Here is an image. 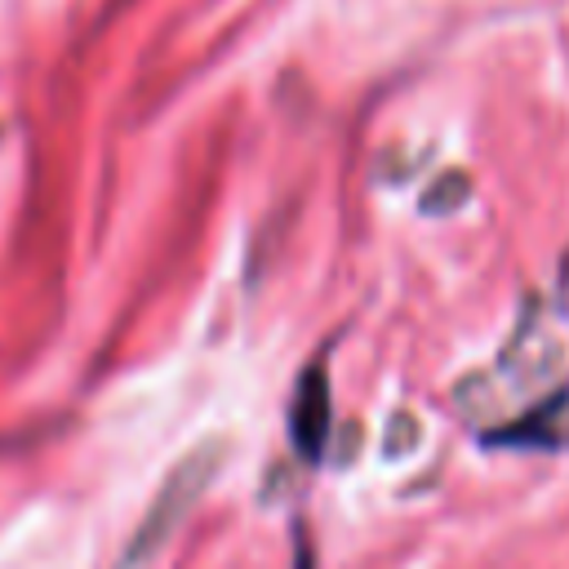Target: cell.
<instances>
[{"label":"cell","mask_w":569,"mask_h":569,"mask_svg":"<svg viewBox=\"0 0 569 569\" xmlns=\"http://www.w3.org/2000/svg\"><path fill=\"white\" fill-rule=\"evenodd\" d=\"M222 458H227V440H213V436H209V440H200L196 449H187V453L169 467V476L160 480V489H156L147 516L138 520V529H133V538H129V547H124V556H120V569H142V565L178 533V525L191 516V507L200 502V493H204L209 480L218 476Z\"/></svg>","instance_id":"6da1fadb"},{"label":"cell","mask_w":569,"mask_h":569,"mask_svg":"<svg viewBox=\"0 0 569 569\" xmlns=\"http://www.w3.org/2000/svg\"><path fill=\"white\" fill-rule=\"evenodd\" d=\"M329 418H333V400H329V369L325 360H311L298 378L293 405H289V436L293 449L302 458H320L329 445Z\"/></svg>","instance_id":"7a4b0ae2"},{"label":"cell","mask_w":569,"mask_h":569,"mask_svg":"<svg viewBox=\"0 0 569 569\" xmlns=\"http://www.w3.org/2000/svg\"><path fill=\"white\" fill-rule=\"evenodd\" d=\"M565 405H569V387H565V391H556L551 400L533 405V409H529V413H520L516 422L485 431V445H511V449H542V445H556V440L565 436V431H560V427H565V422H560Z\"/></svg>","instance_id":"3957f363"},{"label":"cell","mask_w":569,"mask_h":569,"mask_svg":"<svg viewBox=\"0 0 569 569\" xmlns=\"http://www.w3.org/2000/svg\"><path fill=\"white\" fill-rule=\"evenodd\" d=\"M467 196H471V178L458 173V169H449V173H440V178L422 191V213H453Z\"/></svg>","instance_id":"277c9868"},{"label":"cell","mask_w":569,"mask_h":569,"mask_svg":"<svg viewBox=\"0 0 569 569\" xmlns=\"http://www.w3.org/2000/svg\"><path fill=\"white\" fill-rule=\"evenodd\" d=\"M418 440H422L418 418H413V413H396V418H391V431H387L382 453H387V458H405V453H413V449H418Z\"/></svg>","instance_id":"5b68a950"},{"label":"cell","mask_w":569,"mask_h":569,"mask_svg":"<svg viewBox=\"0 0 569 569\" xmlns=\"http://www.w3.org/2000/svg\"><path fill=\"white\" fill-rule=\"evenodd\" d=\"M293 569H311V547H307L302 533H298V560H293Z\"/></svg>","instance_id":"8992f818"}]
</instances>
